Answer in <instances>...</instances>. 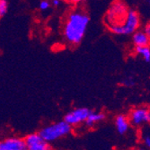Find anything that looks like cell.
I'll list each match as a JSON object with an SVG mask.
<instances>
[{"label":"cell","mask_w":150,"mask_h":150,"mask_svg":"<svg viewBox=\"0 0 150 150\" xmlns=\"http://www.w3.org/2000/svg\"><path fill=\"white\" fill-rule=\"evenodd\" d=\"M122 85L127 86V87H131V86H135V80L131 77L125 78L123 81H122Z\"/></svg>","instance_id":"cell-16"},{"label":"cell","mask_w":150,"mask_h":150,"mask_svg":"<svg viewBox=\"0 0 150 150\" xmlns=\"http://www.w3.org/2000/svg\"><path fill=\"white\" fill-rule=\"evenodd\" d=\"M90 17L88 13L82 8H75L67 15L62 34L65 42L70 46H77L83 40L88 25Z\"/></svg>","instance_id":"cell-1"},{"label":"cell","mask_w":150,"mask_h":150,"mask_svg":"<svg viewBox=\"0 0 150 150\" xmlns=\"http://www.w3.org/2000/svg\"><path fill=\"white\" fill-rule=\"evenodd\" d=\"M148 124L150 125V107L148 108Z\"/></svg>","instance_id":"cell-20"},{"label":"cell","mask_w":150,"mask_h":150,"mask_svg":"<svg viewBox=\"0 0 150 150\" xmlns=\"http://www.w3.org/2000/svg\"><path fill=\"white\" fill-rule=\"evenodd\" d=\"M69 1L74 5H77V4H80L81 2H83L84 0H69Z\"/></svg>","instance_id":"cell-19"},{"label":"cell","mask_w":150,"mask_h":150,"mask_svg":"<svg viewBox=\"0 0 150 150\" xmlns=\"http://www.w3.org/2000/svg\"><path fill=\"white\" fill-rule=\"evenodd\" d=\"M0 150H5V149H4V148H3V147L1 146H0Z\"/></svg>","instance_id":"cell-23"},{"label":"cell","mask_w":150,"mask_h":150,"mask_svg":"<svg viewBox=\"0 0 150 150\" xmlns=\"http://www.w3.org/2000/svg\"><path fill=\"white\" fill-rule=\"evenodd\" d=\"M137 150H146L145 148H143V147H139V148H138Z\"/></svg>","instance_id":"cell-21"},{"label":"cell","mask_w":150,"mask_h":150,"mask_svg":"<svg viewBox=\"0 0 150 150\" xmlns=\"http://www.w3.org/2000/svg\"><path fill=\"white\" fill-rule=\"evenodd\" d=\"M144 1H146V2H147L149 5H150V0H144Z\"/></svg>","instance_id":"cell-22"},{"label":"cell","mask_w":150,"mask_h":150,"mask_svg":"<svg viewBox=\"0 0 150 150\" xmlns=\"http://www.w3.org/2000/svg\"><path fill=\"white\" fill-rule=\"evenodd\" d=\"M140 24H141V18L139 12L135 9H129L125 22L120 26L111 31V33L115 35H122V36L132 35L136 31L139 30Z\"/></svg>","instance_id":"cell-4"},{"label":"cell","mask_w":150,"mask_h":150,"mask_svg":"<svg viewBox=\"0 0 150 150\" xmlns=\"http://www.w3.org/2000/svg\"><path fill=\"white\" fill-rule=\"evenodd\" d=\"M39 10L42 12H46L49 11L51 7V4L50 0H40V2L39 3Z\"/></svg>","instance_id":"cell-14"},{"label":"cell","mask_w":150,"mask_h":150,"mask_svg":"<svg viewBox=\"0 0 150 150\" xmlns=\"http://www.w3.org/2000/svg\"><path fill=\"white\" fill-rule=\"evenodd\" d=\"M129 9L128 5L122 0H116L112 2L107 9L103 18L106 28L111 32L120 26L125 22Z\"/></svg>","instance_id":"cell-2"},{"label":"cell","mask_w":150,"mask_h":150,"mask_svg":"<svg viewBox=\"0 0 150 150\" xmlns=\"http://www.w3.org/2000/svg\"><path fill=\"white\" fill-rule=\"evenodd\" d=\"M114 124H115L116 130L120 135L126 134L129 131V127H130L129 118L125 114L117 115L115 120H114Z\"/></svg>","instance_id":"cell-10"},{"label":"cell","mask_w":150,"mask_h":150,"mask_svg":"<svg viewBox=\"0 0 150 150\" xmlns=\"http://www.w3.org/2000/svg\"><path fill=\"white\" fill-rule=\"evenodd\" d=\"M24 139L27 150H51L50 143L45 140L40 133H31Z\"/></svg>","instance_id":"cell-7"},{"label":"cell","mask_w":150,"mask_h":150,"mask_svg":"<svg viewBox=\"0 0 150 150\" xmlns=\"http://www.w3.org/2000/svg\"><path fill=\"white\" fill-rule=\"evenodd\" d=\"M106 115L103 112H90L86 120L85 121V125L87 128H93L105 119Z\"/></svg>","instance_id":"cell-11"},{"label":"cell","mask_w":150,"mask_h":150,"mask_svg":"<svg viewBox=\"0 0 150 150\" xmlns=\"http://www.w3.org/2000/svg\"><path fill=\"white\" fill-rule=\"evenodd\" d=\"M148 108L146 105H140L131 109L128 115L130 126L139 129L148 124Z\"/></svg>","instance_id":"cell-5"},{"label":"cell","mask_w":150,"mask_h":150,"mask_svg":"<svg viewBox=\"0 0 150 150\" xmlns=\"http://www.w3.org/2000/svg\"><path fill=\"white\" fill-rule=\"evenodd\" d=\"M133 52L137 56L140 57L143 60L149 62L150 61V45L149 46H141L134 47Z\"/></svg>","instance_id":"cell-12"},{"label":"cell","mask_w":150,"mask_h":150,"mask_svg":"<svg viewBox=\"0 0 150 150\" xmlns=\"http://www.w3.org/2000/svg\"><path fill=\"white\" fill-rule=\"evenodd\" d=\"M90 112L91 111L86 107L75 108L65 115L64 120H66L67 123L71 125L72 127L79 126L81 124L85 123V121L86 120Z\"/></svg>","instance_id":"cell-6"},{"label":"cell","mask_w":150,"mask_h":150,"mask_svg":"<svg viewBox=\"0 0 150 150\" xmlns=\"http://www.w3.org/2000/svg\"><path fill=\"white\" fill-rule=\"evenodd\" d=\"M142 129V134H141V140L146 147L150 149V128L143 127Z\"/></svg>","instance_id":"cell-13"},{"label":"cell","mask_w":150,"mask_h":150,"mask_svg":"<svg viewBox=\"0 0 150 150\" xmlns=\"http://www.w3.org/2000/svg\"><path fill=\"white\" fill-rule=\"evenodd\" d=\"M5 150H27L25 139L20 137H8L0 141Z\"/></svg>","instance_id":"cell-8"},{"label":"cell","mask_w":150,"mask_h":150,"mask_svg":"<svg viewBox=\"0 0 150 150\" xmlns=\"http://www.w3.org/2000/svg\"><path fill=\"white\" fill-rule=\"evenodd\" d=\"M8 10V2L7 0H0V18L6 16Z\"/></svg>","instance_id":"cell-15"},{"label":"cell","mask_w":150,"mask_h":150,"mask_svg":"<svg viewBox=\"0 0 150 150\" xmlns=\"http://www.w3.org/2000/svg\"><path fill=\"white\" fill-rule=\"evenodd\" d=\"M72 129L73 127L63 120L44 126L40 129L39 133L49 143H52L69 136L72 132Z\"/></svg>","instance_id":"cell-3"},{"label":"cell","mask_w":150,"mask_h":150,"mask_svg":"<svg viewBox=\"0 0 150 150\" xmlns=\"http://www.w3.org/2000/svg\"><path fill=\"white\" fill-rule=\"evenodd\" d=\"M131 42L134 47L149 46L150 37L144 30H138L131 35Z\"/></svg>","instance_id":"cell-9"},{"label":"cell","mask_w":150,"mask_h":150,"mask_svg":"<svg viewBox=\"0 0 150 150\" xmlns=\"http://www.w3.org/2000/svg\"><path fill=\"white\" fill-rule=\"evenodd\" d=\"M144 31L147 33V35L150 37V20L146 23L145 25V28H144Z\"/></svg>","instance_id":"cell-18"},{"label":"cell","mask_w":150,"mask_h":150,"mask_svg":"<svg viewBox=\"0 0 150 150\" xmlns=\"http://www.w3.org/2000/svg\"><path fill=\"white\" fill-rule=\"evenodd\" d=\"M50 4H51V6H54V7H59L61 6V0H50Z\"/></svg>","instance_id":"cell-17"}]
</instances>
